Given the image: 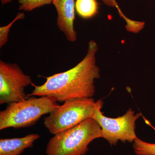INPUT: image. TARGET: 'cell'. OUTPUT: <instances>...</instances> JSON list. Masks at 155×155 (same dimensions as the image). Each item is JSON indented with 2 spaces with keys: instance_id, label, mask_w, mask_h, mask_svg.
Listing matches in <instances>:
<instances>
[{
  "instance_id": "2",
  "label": "cell",
  "mask_w": 155,
  "mask_h": 155,
  "mask_svg": "<svg viewBox=\"0 0 155 155\" xmlns=\"http://www.w3.org/2000/svg\"><path fill=\"white\" fill-rule=\"evenodd\" d=\"M102 137L99 124L89 118L68 130L54 135L47 145V155H85L88 145Z\"/></svg>"
},
{
  "instance_id": "10",
  "label": "cell",
  "mask_w": 155,
  "mask_h": 155,
  "mask_svg": "<svg viewBox=\"0 0 155 155\" xmlns=\"http://www.w3.org/2000/svg\"><path fill=\"white\" fill-rule=\"evenodd\" d=\"M133 148L137 155H155V143H150L136 139L134 141Z\"/></svg>"
},
{
  "instance_id": "12",
  "label": "cell",
  "mask_w": 155,
  "mask_h": 155,
  "mask_svg": "<svg viewBox=\"0 0 155 155\" xmlns=\"http://www.w3.org/2000/svg\"><path fill=\"white\" fill-rule=\"evenodd\" d=\"M25 17V15L24 13H18L15 18L8 24L0 27V48H1L5 45L8 41L9 32L14 23L18 20L24 19Z\"/></svg>"
},
{
  "instance_id": "13",
  "label": "cell",
  "mask_w": 155,
  "mask_h": 155,
  "mask_svg": "<svg viewBox=\"0 0 155 155\" xmlns=\"http://www.w3.org/2000/svg\"><path fill=\"white\" fill-rule=\"evenodd\" d=\"M101 1L108 7L116 8L118 11L121 10L118 5L116 0H101Z\"/></svg>"
},
{
  "instance_id": "8",
  "label": "cell",
  "mask_w": 155,
  "mask_h": 155,
  "mask_svg": "<svg viewBox=\"0 0 155 155\" xmlns=\"http://www.w3.org/2000/svg\"><path fill=\"white\" fill-rule=\"evenodd\" d=\"M39 137L38 134H31L20 138L1 139L0 155H20L26 149L33 147Z\"/></svg>"
},
{
  "instance_id": "7",
  "label": "cell",
  "mask_w": 155,
  "mask_h": 155,
  "mask_svg": "<svg viewBox=\"0 0 155 155\" xmlns=\"http://www.w3.org/2000/svg\"><path fill=\"white\" fill-rule=\"evenodd\" d=\"M52 4L58 14L57 24L59 30L64 34L68 41L75 42L77 32L74 25L75 0H53Z\"/></svg>"
},
{
  "instance_id": "4",
  "label": "cell",
  "mask_w": 155,
  "mask_h": 155,
  "mask_svg": "<svg viewBox=\"0 0 155 155\" xmlns=\"http://www.w3.org/2000/svg\"><path fill=\"white\" fill-rule=\"evenodd\" d=\"M96 105L93 98L67 100L45 118L44 125L50 133L55 135L92 118Z\"/></svg>"
},
{
  "instance_id": "1",
  "label": "cell",
  "mask_w": 155,
  "mask_h": 155,
  "mask_svg": "<svg viewBox=\"0 0 155 155\" xmlns=\"http://www.w3.org/2000/svg\"><path fill=\"white\" fill-rule=\"evenodd\" d=\"M98 46L94 40L90 41L87 52L82 61L75 67L65 72L45 77L46 81L34 87L27 97L51 96L58 101L64 102L73 98H91L95 93V80L100 77L97 65L96 54Z\"/></svg>"
},
{
  "instance_id": "6",
  "label": "cell",
  "mask_w": 155,
  "mask_h": 155,
  "mask_svg": "<svg viewBox=\"0 0 155 155\" xmlns=\"http://www.w3.org/2000/svg\"><path fill=\"white\" fill-rule=\"evenodd\" d=\"M33 83L16 64L0 61V104H10L28 98L25 88Z\"/></svg>"
},
{
  "instance_id": "5",
  "label": "cell",
  "mask_w": 155,
  "mask_h": 155,
  "mask_svg": "<svg viewBox=\"0 0 155 155\" xmlns=\"http://www.w3.org/2000/svg\"><path fill=\"white\" fill-rule=\"evenodd\" d=\"M92 118L98 122L101 129L102 137L107 140L111 145H116L119 140L132 142L137 138L135 132V122L141 114H134L128 109L123 116L111 118L104 116L101 110L103 107L102 100H98Z\"/></svg>"
},
{
  "instance_id": "9",
  "label": "cell",
  "mask_w": 155,
  "mask_h": 155,
  "mask_svg": "<svg viewBox=\"0 0 155 155\" xmlns=\"http://www.w3.org/2000/svg\"><path fill=\"white\" fill-rule=\"evenodd\" d=\"M75 8L79 17L84 19L93 18L98 13L97 0H76Z\"/></svg>"
},
{
  "instance_id": "11",
  "label": "cell",
  "mask_w": 155,
  "mask_h": 155,
  "mask_svg": "<svg viewBox=\"0 0 155 155\" xmlns=\"http://www.w3.org/2000/svg\"><path fill=\"white\" fill-rule=\"evenodd\" d=\"M53 0H18L19 10L30 12L35 9L53 3Z\"/></svg>"
},
{
  "instance_id": "3",
  "label": "cell",
  "mask_w": 155,
  "mask_h": 155,
  "mask_svg": "<svg viewBox=\"0 0 155 155\" xmlns=\"http://www.w3.org/2000/svg\"><path fill=\"white\" fill-rule=\"evenodd\" d=\"M57 102L54 97L43 96L39 98L29 97L25 101L10 103L0 112V130L32 126L42 116L59 107Z\"/></svg>"
},
{
  "instance_id": "14",
  "label": "cell",
  "mask_w": 155,
  "mask_h": 155,
  "mask_svg": "<svg viewBox=\"0 0 155 155\" xmlns=\"http://www.w3.org/2000/svg\"><path fill=\"white\" fill-rule=\"evenodd\" d=\"M2 5H5L6 4L11 3L13 0H1Z\"/></svg>"
}]
</instances>
